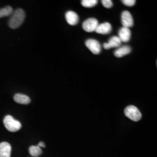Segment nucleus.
Returning a JSON list of instances; mask_svg holds the SVG:
<instances>
[{"instance_id": "obj_5", "label": "nucleus", "mask_w": 157, "mask_h": 157, "mask_svg": "<svg viewBox=\"0 0 157 157\" xmlns=\"http://www.w3.org/2000/svg\"><path fill=\"white\" fill-rule=\"evenodd\" d=\"M86 46L94 54L97 55L101 52V45L99 41L95 39L87 40L85 42Z\"/></svg>"}, {"instance_id": "obj_19", "label": "nucleus", "mask_w": 157, "mask_h": 157, "mask_svg": "<svg viewBox=\"0 0 157 157\" xmlns=\"http://www.w3.org/2000/svg\"><path fill=\"white\" fill-rule=\"evenodd\" d=\"M38 146L40 147H43V148H45V144H44V142H42V141L40 142Z\"/></svg>"}, {"instance_id": "obj_12", "label": "nucleus", "mask_w": 157, "mask_h": 157, "mask_svg": "<svg viewBox=\"0 0 157 157\" xmlns=\"http://www.w3.org/2000/svg\"><path fill=\"white\" fill-rule=\"evenodd\" d=\"M132 51V48L128 45H124L122 47H119L115 51L114 55L117 58H121L125 56L130 53Z\"/></svg>"}, {"instance_id": "obj_8", "label": "nucleus", "mask_w": 157, "mask_h": 157, "mask_svg": "<svg viewBox=\"0 0 157 157\" xmlns=\"http://www.w3.org/2000/svg\"><path fill=\"white\" fill-rule=\"evenodd\" d=\"M122 44V41L118 36H112L108 41L103 44V47L105 50H109L111 48H118Z\"/></svg>"}, {"instance_id": "obj_13", "label": "nucleus", "mask_w": 157, "mask_h": 157, "mask_svg": "<svg viewBox=\"0 0 157 157\" xmlns=\"http://www.w3.org/2000/svg\"><path fill=\"white\" fill-rule=\"evenodd\" d=\"M13 100L17 103L24 105L29 104L31 102L28 96L22 94H16L13 97Z\"/></svg>"}, {"instance_id": "obj_10", "label": "nucleus", "mask_w": 157, "mask_h": 157, "mask_svg": "<svg viewBox=\"0 0 157 157\" xmlns=\"http://www.w3.org/2000/svg\"><path fill=\"white\" fill-rule=\"evenodd\" d=\"M11 146L7 142L0 143V157H11Z\"/></svg>"}, {"instance_id": "obj_17", "label": "nucleus", "mask_w": 157, "mask_h": 157, "mask_svg": "<svg viewBox=\"0 0 157 157\" xmlns=\"http://www.w3.org/2000/svg\"><path fill=\"white\" fill-rule=\"evenodd\" d=\"M102 4L106 8H111L113 6V2L111 0H102Z\"/></svg>"}, {"instance_id": "obj_15", "label": "nucleus", "mask_w": 157, "mask_h": 157, "mask_svg": "<svg viewBox=\"0 0 157 157\" xmlns=\"http://www.w3.org/2000/svg\"><path fill=\"white\" fill-rule=\"evenodd\" d=\"M13 12V9L10 6H6V7L0 9V18L8 17Z\"/></svg>"}, {"instance_id": "obj_18", "label": "nucleus", "mask_w": 157, "mask_h": 157, "mask_svg": "<svg viewBox=\"0 0 157 157\" xmlns=\"http://www.w3.org/2000/svg\"><path fill=\"white\" fill-rule=\"evenodd\" d=\"M122 2L127 6H130L132 7L134 6L136 4V1L135 0H123L122 1Z\"/></svg>"}, {"instance_id": "obj_16", "label": "nucleus", "mask_w": 157, "mask_h": 157, "mask_svg": "<svg viewBox=\"0 0 157 157\" xmlns=\"http://www.w3.org/2000/svg\"><path fill=\"white\" fill-rule=\"evenodd\" d=\"M82 6L85 8H92L98 4L97 0H82L81 1Z\"/></svg>"}, {"instance_id": "obj_2", "label": "nucleus", "mask_w": 157, "mask_h": 157, "mask_svg": "<svg viewBox=\"0 0 157 157\" xmlns=\"http://www.w3.org/2000/svg\"><path fill=\"white\" fill-rule=\"evenodd\" d=\"M4 124L6 129L11 132H16L22 127L21 122L15 120L11 115H7L4 118Z\"/></svg>"}, {"instance_id": "obj_7", "label": "nucleus", "mask_w": 157, "mask_h": 157, "mask_svg": "<svg viewBox=\"0 0 157 157\" xmlns=\"http://www.w3.org/2000/svg\"><path fill=\"white\" fill-rule=\"evenodd\" d=\"M132 36L131 30L129 28L122 27L118 31V37L122 42L127 43L130 40Z\"/></svg>"}, {"instance_id": "obj_9", "label": "nucleus", "mask_w": 157, "mask_h": 157, "mask_svg": "<svg viewBox=\"0 0 157 157\" xmlns=\"http://www.w3.org/2000/svg\"><path fill=\"white\" fill-rule=\"evenodd\" d=\"M65 18L67 23L71 26H75L78 23L79 17L75 12L69 11L66 12Z\"/></svg>"}, {"instance_id": "obj_1", "label": "nucleus", "mask_w": 157, "mask_h": 157, "mask_svg": "<svg viewBox=\"0 0 157 157\" xmlns=\"http://www.w3.org/2000/svg\"><path fill=\"white\" fill-rule=\"evenodd\" d=\"M25 17V12L22 9H17L15 11L13 15L9 20V27L13 29L20 27L24 22Z\"/></svg>"}, {"instance_id": "obj_3", "label": "nucleus", "mask_w": 157, "mask_h": 157, "mask_svg": "<svg viewBox=\"0 0 157 157\" xmlns=\"http://www.w3.org/2000/svg\"><path fill=\"white\" fill-rule=\"evenodd\" d=\"M124 113L126 117L135 122L139 121L142 117L141 113L139 109L134 105L128 106L125 108Z\"/></svg>"}, {"instance_id": "obj_11", "label": "nucleus", "mask_w": 157, "mask_h": 157, "mask_svg": "<svg viewBox=\"0 0 157 157\" xmlns=\"http://www.w3.org/2000/svg\"><path fill=\"white\" fill-rule=\"evenodd\" d=\"M112 30V26L109 23L104 22L98 25L95 32L97 33L106 35L110 33Z\"/></svg>"}, {"instance_id": "obj_6", "label": "nucleus", "mask_w": 157, "mask_h": 157, "mask_svg": "<svg viewBox=\"0 0 157 157\" xmlns=\"http://www.w3.org/2000/svg\"><path fill=\"white\" fill-rule=\"evenodd\" d=\"M121 23L123 27L130 28L134 25V21L132 14L128 11H124L121 13Z\"/></svg>"}, {"instance_id": "obj_14", "label": "nucleus", "mask_w": 157, "mask_h": 157, "mask_svg": "<svg viewBox=\"0 0 157 157\" xmlns=\"http://www.w3.org/2000/svg\"><path fill=\"white\" fill-rule=\"evenodd\" d=\"M42 150L39 146H31L29 148V153L32 156L39 157L42 154Z\"/></svg>"}, {"instance_id": "obj_4", "label": "nucleus", "mask_w": 157, "mask_h": 157, "mask_svg": "<svg viewBox=\"0 0 157 157\" xmlns=\"http://www.w3.org/2000/svg\"><path fill=\"white\" fill-rule=\"evenodd\" d=\"M99 23L97 19L94 17H90L86 19L83 23L82 27L84 31L87 32H95Z\"/></svg>"}]
</instances>
